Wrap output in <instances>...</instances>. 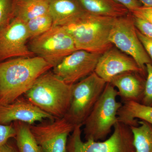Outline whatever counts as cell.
Instances as JSON below:
<instances>
[{"instance_id":"obj_6","label":"cell","mask_w":152,"mask_h":152,"mask_svg":"<svg viewBox=\"0 0 152 152\" xmlns=\"http://www.w3.org/2000/svg\"><path fill=\"white\" fill-rule=\"evenodd\" d=\"M82 126H75L69 136L66 152H136L133 144V135L130 127L118 121L113 132L104 141H83Z\"/></svg>"},{"instance_id":"obj_2","label":"cell","mask_w":152,"mask_h":152,"mask_svg":"<svg viewBox=\"0 0 152 152\" xmlns=\"http://www.w3.org/2000/svg\"><path fill=\"white\" fill-rule=\"evenodd\" d=\"M73 85L48 71L36 80L23 96L42 110L55 118H61L69 107Z\"/></svg>"},{"instance_id":"obj_10","label":"cell","mask_w":152,"mask_h":152,"mask_svg":"<svg viewBox=\"0 0 152 152\" xmlns=\"http://www.w3.org/2000/svg\"><path fill=\"white\" fill-rule=\"evenodd\" d=\"M28 39L26 23L14 17L0 28V62L12 58L34 56L27 46Z\"/></svg>"},{"instance_id":"obj_23","label":"cell","mask_w":152,"mask_h":152,"mask_svg":"<svg viewBox=\"0 0 152 152\" xmlns=\"http://www.w3.org/2000/svg\"><path fill=\"white\" fill-rule=\"evenodd\" d=\"M147 77L145 82L143 96L141 103L145 105L152 107V64H148L146 65Z\"/></svg>"},{"instance_id":"obj_19","label":"cell","mask_w":152,"mask_h":152,"mask_svg":"<svg viewBox=\"0 0 152 152\" xmlns=\"http://www.w3.org/2000/svg\"><path fill=\"white\" fill-rule=\"evenodd\" d=\"M13 124L16 130L14 139L19 152H44L33 134L29 125L19 121Z\"/></svg>"},{"instance_id":"obj_14","label":"cell","mask_w":152,"mask_h":152,"mask_svg":"<svg viewBox=\"0 0 152 152\" xmlns=\"http://www.w3.org/2000/svg\"><path fill=\"white\" fill-rule=\"evenodd\" d=\"M136 72L120 74L112 79L110 83L118 89V96L124 102H141L143 96L145 83Z\"/></svg>"},{"instance_id":"obj_17","label":"cell","mask_w":152,"mask_h":152,"mask_svg":"<svg viewBox=\"0 0 152 152\" xmlns=\"http://www.w3.org/2000/svg\"><path fill=\"white\" fill-rule=\"evenodd\" d=\"M85 10L101 16L119 18L130 12L115 0H79Z\"/></svg>"},{"instance_id":"obj_26","label":"cell","mask_w":152,"mask_h":152,"mask_svg":"<svg viewBox=\"0 0 152 152\" xmlns=\"http://www.w3.org/2000/svg\"><path fill=\"white\" fill-rule=\"evenodd\" d=\"M130 13L134 16L146 19L152 23V8L145 7L142 6Z\"/></svg>"},{"instance_id":"obj_28","label":"cell","mask_w":152,"mask_h":152,"mask_svg":"<svg viewBox=\"0 0 152 152\" xmlns=\"http://www.w3.org/2000/svg\"><path fill=\"white\" fill-rule=\"evenodd\" d=\"M117 2L125 7L130 12L142 6L139 0H115Z\"/></svg>"},{"instance_id":"obj_1","label":"cell","mask_w":152,"mask_h":152,"mask_svg":"<svg viewBox=\"0 0 152 152\" xmlns=\"http://www.w3.org/2000/svg\"><path fill=\"white\" fill-rule=\"evenodd\" d=\"M53 68L39 56L19 57L0 62V104L23 96L43 74Z\"/></svg>"},{"instance_id":"obj_30","label":"cell","mask_w":152,"mask_h":152,"mask_svg":"<svg viewBox=\"0 0 152 152\" xmlns=\"http://www.w3.org/2000/svg\"><path fill=\"white\" fill-rule=\"evenodd\" d=\"M143 7L147 8H152V0H139Z\"/></svg>"},{"instance_id":"obj_13","label":"cell","mask_w":152,"mask_h":152,"mask_svg":"<svg viewBox=\"0 0 152 152\" xmlns=\"http://www.w3.org/2000/svg\"><path fill=\"white\" fill-rule=\"evenodd\" d=\"M94 72L107 83L127 72L144 73L132 57L113 47L101 55Z\"/></svg>"},{"instance_id":"obj_22","label":"cell","mask_w":152,"mask_h":152,"mask_svg":"<svg viewBox=\"0 0 152 152\" xmlns=\"http://www.w3.org/2000/svg\"><path fill=\"white\" fill-rule=\"evenodd\" d=\"M15 0H0V28L14 18Z\"/></svg>"},{"instance_id":"obj_16","label":"cell","mask_w":152,"mask_h":152,"mask_svg":"<svg viewBox=\"0 0 152 152\" xmlns=\"http://www.w3.org/2000/svg\"><path fill=\"white\" fill-rule=\"evenodd\" d=\"M118 119L130 127L138 125V119L152 125V107L134 101L124 102L118 111Z\"/></svg>"},{"instance_id":"obj_11","label":"cell","mask_w":152,"mask_h":152,"mask_svg":"<svg viewBox=\"0 0 152 152\" xmlns=\"http://www.w3.org/2000/svg\"><path fill=\"white\" fill-rule=\"evenodd\" d=\"M101 55L77 50L53 68V72L67 83L74 84L94 72Z\"/></svg>"},{"instance_id":"obj_27","label":"cell","mask_w":152,"mask_h":152,"mask_svg":"<svg viewBox=\"0 0 152 152\" xmlns=\"http://www.w3.org/2000/svg\"><path fill=\"white\" fill-rule=\"evenodd\" d=\"M138 37L152 61V39L143 35L137 29Z\"/></svg>"},{"instance_id":"obj_7","label":"cell","mask_w":152,"mask_h":152,"mask_svg":"<svg viewBox=\"0 0 152 152\" xmlns=\"http://www.w3.org/2000/svg\"><path fill=\"white\" fill-rule=\"evenodd\" d=\"M31 40V51L53 68L77 50L72 37L62 26L53 25L48 31Z\"/></svg>"},{"instance_id":"obj_18","label":"cell","mask_w":152,"mask_h":152,"mask_svg":"<svg viewBox=\"0 0 152 152\" xmlns=\"http://www.w3.org/2000/svg\"><path fill=\"white\" fill-rule=\"evenodd\" d=\"M49 12L48 0H15L14 17L25 23Z\"/></svg>"},{"instance_id":"obj_3","label":"cell","mask_w":152,"mask_h":152,"mask_svg":"<svg viewBox=\"0 0 152 152\" xmlns=\"http://www.w3.org/2000/svg\"><path fill=\"white\" fill-rule=\"evenodd\" d=\"M115 18L86 12L61 26L72 36L77 50L102 54L113 47L109 36Z\"/></svg>"},{"instance_id":"obj_4","label":"cell","mask_w":152,"mask_h":152,"mask_svg":"<svg viewBox=\"0 0 152 152\" xmlns=\"http://www.w3.org/2000/svg\"><path fill=\"white\" fill-rule=\"evenodd\" d=\"M118 91L107 83L103 92L84 123L86 141L103 140L118 123V113L123 104L117 100Z\"/></svg>"},{"instance_id":"obj_21","label":"cell","mask_w":152,"mask_h":152,"mask_svg":"<svg viewBox=\"0 0 152 152\" xmlns=\"http://www.w3.org/2000/svg\"><path fill=\"white\" fill-rule=\"evenodd\" d=\"M29 39H32L48 31L53 25V20L50 12L34 18L26 22Z\"/></svg>"},{"instance_id":"obj_15","label":"cell","mask_w":152,"mask_h":152,"mask_svg":"<svg viewBox=\"0 0 152 152\" xmlns=\"http://www.w3.org/2000/svg\"><path fill=\"white\" fill-rule=\"evenodd\" d=\"M53 25L63 26L86 12L79 0H48Z\"/></svg>"},{"instance_id":"obj_9","label":"cell","mask_w":152,"mask_h":152,"mask_svg":"<svg viewBox=\"0 0 152 152\" xmlns=\"http://www.w3.org/2000/svg\"><path fill=\"white\" fill-rule=\"evenodd\" d=\"M29 125L44 152H66L68 138L75 126L64 118Z\"/></svg>"},{"instance_id":"obj_24","label":"cell","mask_w":152,"mask_h":152,"mask_svg":"<svg viewBox=\"0 0 152 152\" xmlns=\"http://www.w3.org/2000/svg\"><path fill=\"white\" fill-rule=\"evenodd\" d=\"M133 17L134 23L137 30H138L143 35L152 39V23L146 19L134 15Z\"/></svg>"},{"instance_id":"obj_12","label":"cell","mask_w":152,"mask_h":152,"mask_svg":"<svg viewBox=\"0 0 152 152\" xmlns=\"http://www.w3.org/2000/svg\"><path fill=\"white\" fill-rule=\"evenodd\" d=\"M56 119L30 102L23 96L10 103L0 104L1 124L9 125L19 121L33 125L37 122Z\"/></svg>"},{"instance_id":"obj_5","label":"cell","mask_w":152,"mask_h":152,"mask_svg":"<svg viewBox=\"0 0 152 152\" xmlns=\"http://www.w3.org/2000/svg\"><path fill=\"white\" fill-rule=\"evenodd\" d=\"M107 83L94 72L73 85L70 104L64 118L74 126H83Z\"/></svg>"},{"instance_id":"obj_29","label":"cell","mask_w":152,"mask_h":152,"mask_svg":"<svg viewBox=\"0 0 152 152\" xmlns=\"http://www.w3.org/2000/svg\"><path fill=\"white\" fill-rule=\"evenodd\" d=\"M0 152H19L14 138L10 139L1 147Z\"/></svg>"},{"instance_id":"obj_25","label":"cell","mask_w":152,"mask_h":152,"mask_svg":"<svg viewBox=\"0 0 152 152\" xmlns=\"http://www.w3.org/2000/svg\"><path fill=\"white\" fill-rule=\"evenodd\" d=\"M16 130L13 123L9 125L0 124V148L10 139L15 138Z\"/></svg>"},{"instance_id":"obj_20","label":"cell","mask_w":152,"mask_h":152,"mask_svg":"<svg viewBox=\"0 0 152 152\" xmlns=\"http://www.w3.org/2000/svg\"><path fill=\"white\" fill-rule=\"evenodd\" d=\"M130 126L136 152H152V125L143 121Z\"/></svg>"},{"instance_id":"obj_8","label":"cell","mask_w":152,"mask_h":152,"mask_svg":"<svg viewBox=\"0 0 152 152\" xmlns=\"http://www.w3.org/2000/svg\"><path fill=\"white\" fill-rule=\"evenodd\" d=\"M109 40L117 48L132 57L144 72L147 64H152L137 34V28L131 13L115 18Z\"/></svg>"}]
</instances>
